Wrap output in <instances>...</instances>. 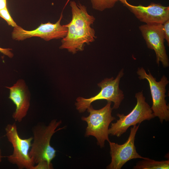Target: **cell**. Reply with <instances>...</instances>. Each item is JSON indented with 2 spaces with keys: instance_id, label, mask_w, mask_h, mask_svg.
Returning a JSON list of instances; mask_svg holds the SVG:
<instances>
[{
  "instance_id": "30bf717a",
  "label": "cell",
  "mask_w": 169,
  "mask_h": 169,
  "mask_svg": "<svg viewBox=\"0 0 169 169\" xmlns=\"http://www.w3.org/2000/svg\"><path fill=\"white\" fill-rule=\"evenodd\" d=\"M139 29L147 47L154 51L158 65L160 62L164 68L168 67L169 61L164 44L162 24H146L140 26Z\"/></svg>"
},
{
  "instance_id": "277c9868",
  "label": "cell",
  "mask_w": 169,
  "mask_h": 169,
  "mask_svg": "<svg viewBox=\"0 0 169 169\" xmlns=\"http://www.w3.org/2000/svg\"><path fill=\"white\" fill-rule=\"evenodd\" d=\"M124 74L123 68L120 70L115 79L106 78L98 84L101 88L100 91L95 95L89 98L79 97L75 103L76 110L80 113L84 112L94 101L104 100L112 102V109H118L124 98L123 91L119 87L121 78Z\"/></svg>"
},
{
  "instance_id": "9c48e42d",
  "label": "cell",
  "mask_w": 169,
  "mask_h": 169,
  "mask_svg": "<svg viewBox=\"0 0 169 169\" xmlns=\"http://www.w3.org/2000/svg\"><path fill=\"white\" fill-rule=\"evenodd\" d=\"M62 17V13L59 19L56 23L48 22L42 23L37 28L32 30H25L18 26L14 27L12 33V38L18 41L33 37H39L46 41L62 39L66 36L68 32L67 28L60 24Z\"/></svg>"
},
{
  "instance_id": "4fadbf2b",
  "label": "cell",
  "mask_w": 169,
  "mask_h": 169,
  "mask_svg": "<svg viewBox=\"0 0 169 169\" xmlns=\"http://www.w3.org/2000/svg\"><path fill=\"white\" fill-rule=\"evenodd\" d=\"M138 162L134 166L135 169H168L169 161H160L151 160L149 158Z\"/></svg>"
},
{
  "instance_id": "2e32d148",
  "label": "cell",
  "mask_w": 169,
  "mask_h": 169,
  "mask_svg": "<svg viewBox=\"0 0 169 169\" xmlns=\"http://www.w3.org/2000/svg\"><path fill=\"white\" fill-rule=\"evenodd\" d=\"M53 167L52 163H49L46 161H40L37 165L34 166L32 169H52Z\"/></svg>"
},
{
  "instance_id": "d6986e66",
  "label": "cell",
  "mask_w": 169,
  "mask_h": 169,
  "mask_svg": "<svg viewBox=\"0 0 169 169\" xmlns=\"http://www.w3.org/2000/svg\"><path fill=\"white\" fill-rule=\"evenodd\" d=\"M7 0H0V11L7 8Z\"/></svg>"
},
{
  "instance_id": "8fae6325",
  "label": "cell",
  "mask_w": 169,
  "mask_h": 169,
  "mask_svg": "<svg viewBox=\"0 0 169 169\" xmlns=\"http://www.w3.org/2000/svg\"><path fill=\"white\" fill-rule=\"evenodd\" d=\"M133 13L140 22L146 24H162L169 19V7L159 3H151L147 6L140 4L136 6L129 3L127 0H119Z\"/></svg>"
},
{
  "instance_id": "9a60e30c",
  "label": "cell",
  "mask_w": 169,
  "mask_h": 169,
  "mask_svg": "<svg viewBox=\"0 0 169 169\" xmlns=\"http://www.w3.org/2000/svg\"><path fill=\"white\" fill-rule=\"evenodd\" d=\"M0 17L5 20L9 25L13 27L18 26L11 16L7 8L0 11Z\"/></svg>"
},
{
  "instance_id": "6da1fadb",
  "label": "cell",
  "mask_w": 169,
  "mask_h": 169,
  "mask_svg": "<svg viewBox=\"0 0 169 169\" xmlns=\"http://www.w3.org/2000/svg\"><path fill=\"white\" fill-rule=\"evenodd\" d=\"M72 19L63 25L68 29L66 36L61 40L59 48L65 49L73 54L84 50L86 44H90L96 38L94 29L91 27L95 18L88 12L86 7L74 1L70 2Z\"/></svg>"
},
{
  "instance_id": "5bb4252c",
  "label": "cell",
  "mask_w": 169,
  "mask_h": 169,
  "mask_svg": "<svg viewBox=\"0 0 169 169\" xmlns=\"http://www.w3.org/2000/svg\"><path fill=\"white\" fill-rule=\"evenodd\" d=\"M95 10L102 11L113 8L119 0H90Z\"/></svg>"
},
{
  "instance_id": "e0dca14e",
  "label": "cell",
  "mask_w": 169,
  "mask_h": 169,
  "mask_svg": "<svg viewBox=\"0 0 169 169\" xmlns=\"http://www.w3.org/2000/svg\"><path fill=\"white\" fill-rule=\"evenodd\" d=\"M163 31L165 39L167 42V45H169V19L162 24Z\"/></svg>"
},
{
  "instance_id": "ffe728a7",
  "label": "cell",
  "mask_w": 169,
  "mask_h": 169,
  "mask_svg": "<svg viewBox=\"0 0 169 169\" xmlns=\"http://www.w3.org/2000/svg\"><path fill=\"white\" fill-rule=\"evenodd\" d=\"M3 157V156L2 155L1 150L0 149V163L1 162Z\"/></svg>"
},
{
  "instance_id": "3957f363",
  "label": "cell",
  "mask_w": 169,
  "mask_h": 169,
  "mask_svg": "<svg viewBox=\"0 0 169 169\" xmlns=\"http://www.w3.org/2000/svg\"><path fill=\"white\" fill-rule=\"evenodd\" d=\"M111 104V102L107 101L105 106L99 110L94 109L91 105L87 109L89 115L81 118L87 125L85 136L95 137L97 145L101 148L104 147L106 141L108 142L110 141L109 138V126L111 122L116 119L111 114L112 108Z\"/></svg>"
},
{
  "instance_id": "8992f818",
  "label": "cell",
  "mask_w": 169,
  "mask_h": 169,
  "mask_svg": "<svg viewBox=\"0 0 169 169\" xmlns=\"http://www.w3.org/2000/svg\"><path fill=\"white\" fill-rule=\"evenodd\" d=\"M147 74L143 67L138 68L136 73L140 80L146 79L148 82L151 94L152 104L151 109L155 117H158L162 123L169 120V107L165 99L166 96V86L169 81L163 75L159 81H157L148 70Z\"/></svg>"
},
{
  "instance_id": "ac0fdd59",
  "label": "cell",
  "mask_w": 169,
  "mask_h": 169,
  "mask_svg": "<svg viewBox=\"0 0 169 169\" xmlns=\"http://www.w3.org/2000/svg\"><path fill=\"white\" fill-rule=\"evenodd\" d=\"M12 49L10 48H3L0 47V52L9 58H12L13 54L11 50Z\"/></svg>"
},
{
  "instance_id": "5b68a950",
  "label": "cell",
  "mask_w": 169,
  "mask_h": 169,
  "mask_svg": "<svg viewBox=\"0 0 169 169\" xmlns=\"http://www.w3.org/2000/svg\"><path fill=\"white\" fill-rule=\"evenodd\" d=\"M135 97L137 102L133 109L126 115L123 114H117L119 119L116 122L111 123L109 129V135L119 137L131 126L155 117L151 107L146 101L143 91L136 93Z\"/></svg>"
},
{
  "instance_id": "7c38bea8",
  "label": "cell",
  "mask_w": 169,
  "mask_h": 169,
  "mask_svg": "<svg viewBox=\"0 0 169 169\" xmlns=\"http://www.w3.org/2000/svg\"><path fill=\"white\" fill-rule=\"evenodd\" d=\"M7 87L10 90L9 98L16 107L13 118L20 122L26 115L30 106L29 98L26 92L25 83L23 80H19L13 86Z\"/></svg>"
},
{
  "instance_id": "ba28073f",
  "label": "cell",
  "mask_w": 169,
  "mask_h": 169,
  "mask_svg": "<svg viewBox=\"0 0 169 169\" xmlns=\"http://www.w3.org/2000/svg\"><path fill=\"white\" fill-rule=\"evenodd\" d=\"M140 124L135 125L131 127L129 136L126 141L123 144L108 142L110 147V154L111 161L106 167L107 169H120L128 161L134 159H146L137 152L135 146L136 135L139 128Z\"/></svg>"
},
{
  "instance_id": "52a82bcc",
  "label": "cell",
  "mask_w": 169,
  "mask_h": 169,
  "mask_svg": "<svg viewBox=\"0 0 169 169\" xmlns=\"http://www.w3.org/2000/svg\"><path fill=\"white\" fill-rule=\"evenodd\" d=\"M15 123L8 124L5 128L6 136L12 144V154L7 156L8 161L17 166L19 169H32L35 165L29 156L33 137L23 139L19 135Z\"/></svg>"
},
{
  "instance_id": "7a4b0ae2",
  "label": "cell",
  "mask_w": 169,
  "mask_h": 169,
  "mask_svg": "<svg viewBox=\"0 0 169 169\" xmlns=\"http://www.w3.org/2000/svg\"><path fill=\"white\" fill-rule=\"evenodd\" d=\"M61 123V120L54 119L47 125L38 124L33 128V140L29 155L35 164L44 161L52 163L57 151L51 146L50 141L55 132L65 128L64 126L57 129Z\"/></svg>"
}]
</instances>
